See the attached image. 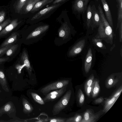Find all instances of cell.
<instances>
[{
  "instance_id": "32",
  "label": "cell",
  "mask_w": 122,
  "mask_h": 122,
  "mask_svg": "<svg viewBox=\"0 0 122 122\" xmlns=\"http://www.w3.org/2000/svg\"><path fill=\"white\" fill-rule=\"evenodd\" d=\"M95 80L92 84L89 86H85V89L86 92L88 96L92 95L93 88L94 85Z\"/></svg>"
},
{
  "instance_id": "23",
  "label": "cell",
  "mask_w": 122,
  "mask_h": 122,
  "mask_svg": "<svg viewBox=\"0 0 122 122\" xmlns=\"http://www.w3.org/2000/svg\"><path fill=\"white\" fill-rule=\"evenodd\" d=\"M68 28L67 25L66 23L63 24L59 30V36L64 38L68 35Z\"/></svg>"
},
{
  "instance_id": "30",
  "label": "cell",
  "mask_w": 122,
  "mask_h": 122,
  "mask_svg": "<svg viewBox=\"0 0 122 122\" xmlns=\"http://www.w3.org/2000/svg\"><path fill=\"white\" fill-rule=\"evenodd\" d=\"M77 100L80 105H82L84 103L85 100L84 95L81 89H80L77 93Z\"/></svg>"
},
{
  "instance_id": "37",
  "label": "cell",
  "mask_w": 122,
  "mask_h": 122,
  "mask_svg": "<svg viewBox=\"0 0 122 122\" xmlns=\"http://www.w3.org/2000/svg\"><path fill=\"white\" fill-rule=\"evenodd\" d=\"M66 119L61 118H54L50 119L49 122H65Z\"/></svg>"
},
{
  "instance_id": "10",
  "label": "cell",
  "mask_w": 122,
  "mask_h": 122,
  "mask_svg": "<svg viewBox=\"0 0 122 122\" xmlns=\"http://www.w3.org/2000/svg\"><path fill=\"white\" fill-rule=\"evenodd\" d=\"M89 0H75L73 5L75 11L78 12H84L87 8Z\"/></svg>"
},
{
  "instance_id": "33",
  "label": "cell",
  "mask_w": 122,
  "mask_h": 122,
  "mask_svg": "<svg viewBox=\"0 0 122 122\" xmlns=\"http://www.w3.org/2000/svg\"><path fill=\"white\" fill-rule=\"evenodd\" d=\"M93 41L97 47L101 48L103 47V44L100 38L94 37L93 39Z\"/></svg>"
},
{
  "instance_id": "3",
  "label": "cell",
  "mask_w": 122,
  "mask_h": 122,
  "mask_svg": "<svg viewBox=\"0 0 122 122\" xmlns=\"http://www.w3.org/2000/svg\"><path fill=\"white\" fill-rule=\"evenodd\" d=\"M71 94V91L69 90L53 107L52 113L53 115L58 114L64 109L68 103Z\"/></svg>"
},
{
  "instance_id": "14",
  "label": "cell",
  "mask_w": 122,
  "mask_h": 122,
  "mask_svg": "<svg viewBox=\"0 0 122 122\" xmlns=\"http://www.w3.org/2000/svg\"><path fill=\"white\" fill-rule=\"evenodd\" d=\"M20 61L26 69L29 75L30 76L32 69L29 59L28 54L25 50L23 51L20 57Z\"/></svg>"
},
{
  "instance_id": "39",
  "label": "cell",
  "mask_w": 122,
  "mask_h": 122,
  "mask_svg": "<svg viewBox=\"0 0 122 122\" xmlns=\"http://www.w3.org/2000/svg\"><path fill=\"white\" fill-rule=\"evenodd\" d=\"M5 15V12L2 10L0 12V24L2 23L4 20Z\"/></svg>"
},
{
  "instance_id": "43",
  "label": "cell",
  "mask_w": 122,
  "mask_h": 122,
  "mask_svg": "<svg viewBox=\"0 0 122 122\" xmlns=\"http://www.w3.org/2000/svg\"><path fill=\"white\" fill-rule=\"evenodd\" d=\"M67 0H55L52 3V4H54L60 2H65Z\"/></svg>"
},
{
  "instance_id": "15",
  "label": "cell",
  "mask_w": 122,
  "mask_h": 122,
  "mask_svg": "<svg viewBox=\"0 0 122 122\" xmlns=\"http://www.w3.org/2000/svg\"><path fill=\"white\" fill-rule=\"evenodd\" d=\"M107 21L111 27L113 28V20L108 5L106 0H101Z\"/></svg>"
},
{
  "instance_id": "38",
  "label": "cell",
  "mask_w": 122,
  "mask_h": 122,
  "mask_svg": "<svg viewBox=\"0 0 122 122\" xmlns=\"http://www.w3.org/2000/svg\"><path fill=\"white\" fill-rule=\"evenodd\" d=\"M122 91V86H121L115 92L111 97H118Z\"/></svg>"
},
{
  "instance_id": "31",
  "label": "cell",
  "mask_w": 122,
  "mask_h": 122,
  "mask_svg": "<svg viewBox=\"0 0 122 122\" xmlns=\"http://www.w3.org/2000/svg\"><path fill=\"white\" fill-rule=\"evenodd\" d=\"M27 0H18L16 4V8L18 13L20 12Z\"/></svg>"
},
{
  "instance_id": "22",
  "label": "cell",
  "mask_w": 122,
  "mask_h": 122,
  "mask_svg": "<svg viewBox=\"0 0 122 122\" xmlns=\"http://www.w3.org/2000/svg\"><path fill=\"white\" fill-rule=\"evenodd\" d=\"M118 81V80L117 78H115L113 75L109 76L107 78L106 83V86L107 88H110L114 86Z\"/></svg>"
},
{
  "instance_id": "26",
  "label": "cell",
  "mask_w": 122,
  "mask_h": 122,
  "mask_svg": "<svg viewBox=\"0 0 122 122\" xmlns=\"http://www.w3.org/2000/svg\"><path fill=\"white\" fill-rule=\"evenodd\" d=\"M82 117L80 114H76L73 117L66 119L65 122H80Z\"/></svg>"
},
{
  "instance_id": "2",
  "label": "cell",
  "mask_w": 122,
  "mask_h": 122,
  "mask_svg": "<svg viewBox=\"0 0 122 122\" xmlns=\"http://www.w3.org/2000/svg\"><path fill=\"white\" fill-rule=\"evenodd\" d=\"M65 2L52 4L50 6L40 10L32 17L31 20L37 21L48 17Z\"/></svg>"
},
{
  "instance_id": "40",
  "label": "cell",
  "mask_w": 122,
  "mask_h": 122,
  "mask_svg": "<svg viewBox=\"0 0 122 122\" xmlns=\"http://www.w3.org/2000/svg\"><path fill=\"white\" fill-rule=\"evenodd\" d=\"M104 99L102 97H100L95 99L94 101V103L96 104H100L104 101Z\"/></svg>"
},
{
  "instance_id": "12",
  "label": "cell",
  "mask_w": 122,
  "mask_h": 122,
  "mask_svg": "<svg viewBox=\"0 0 122 122\" xmlns=\"http://www.w3.org/2000/svg\"><path fill=\"white\" fill-rule=\"evenodd\" d=\"M17 19L13 20L0 32V37L5 36L10 32L19 24Z\"/></svg>"
},
{
  "instance_id": "5",
  "label": "cell",
  "mask_w": 122,
  "mask_h": 122,
  "mask_svg": "<svg viewBox=\"0 0 122 122\" xmlns=\"http://www.w3.org/2000/svg\"><path fill=\"white\" fill-rule=\"evenodd\" d=\"M104 113L102 110L94 113L91 109H87L84 112L82 119L80 122H95L97 121L100 117Z\"/></svg>"
},
{
  "instance_id": "7",
  "label": "cell",
  "mask_w": 122,
  "mask_h": 122,
  "mask_svg": "<svg viewBox=\"0 0 122 122\" xmlns=\"http://www.w3.org/2000/svg\"><path fill=\"white\" fill-rule=\"evenodd\" d=\"M16 112L15 107L11 101L8 102L0 108V117L6 114L10 117H14L15 116Z\"/></svg>"
},
{
  "instance_id": "11",
  "label": "cell",
  "mask_w": 122,
  "mask_h": 122,
  "mask_svg": "<svg viewBox=\"0 0 122 122\" xmlns=\"http://www.w3.org/2000/svg\"><path fill=\"white\" fill-rule=\"evenodd\" d=\"M93 53L92 48L88 49L84 62V69L85 72L88 73L92 66L93 60Z\"/></svg>"
},
{
  "instance_id": "25",
  "label": "cell",
  "mask_w": 122,
  "mask_h": 122,
  "mask_svg": "<svg viewBox=\"0 0 122 122\" xmlns=\"http://www.w3.org/2000/svg\"><path fill=\"white\" fill-rule=\"evenodd\" d=\"M118 9L117 29L118 28L121 22H122V0H118Z\"/></svg>"
},
{
  "instance_id": "18",
  "label": "cell",
  "mask_w": 122,
  "mask_h": 122,
  "mask_svg": "<svg viewBox=\"0 0 122 122\" xmlns=\"http://www.w3.org/2000/svg\"><path fill=\"white\" fill-rule=\"evenodd\" d=\"M41 0H27L23 6L22 10L24 13L30 12L35 4Z\"/></svg>"
},
{
  "instance_id": "44",
  "label": "cell",
  "mask_w": 122,
  "mask_h": 122,
  "mask_svg": "<svg viewBox=\"0 0 122 122\" xmlns=\"http://www.w3.org/2000/svg\"><path fill=\"white\" fill-rule=\"evenodd\" d=\"M1 92V90H0V93Z\"/></svg>"
},
{
  "instance_id": "16",
  "label": "cell",
  "mask_w": 122,
  "mask_h": 122,
  "mask_svg": "<svg viewBox=\"0 0 122 122\" xmlns=\"http://www.w3.org/2000/svg\"><path fill=\"white\" fill-rule=\"evenodd\" d=\"M55 0H41L37 2L31 10L32 13L39 11L47 4L53 2Z\"/></svg>"
},
{
  "instance_id": "6",
  "label": "cell",
  "mask_w": 122,
  "mask_h": 122,
  "mask_svg": "<svg viewBox=\"0 0 122 122\" xmlns=\"http://www.w3.org/2000/svg\"><path fill=\"white\" fill-rule=\"evenodd\" d=\"M67 85L61 88L48 93L43 98L45 103L55 101L61 97L66 90Z\"/></svg>"
},
{
  "instance_id": "27",
  "label": "cell",
  "mask_w": 122,
  "mask_h": 122,
  "mask_svg": "<svg viewBox=\"0 0 122 122\" xmlns=\"http://www.w3.org/2000/svg\"><path fill=\"white\" fill-rule=\"evenodd\" d=\"M92 14L91 6L89 5L87 8L86 11V24L88 27L91 25Z\"/></svg>"
},
{
  "instance_id": "42",
  "label": "cell",
  "mask_w": 122,
  "mask_h": 122,
  "mask_svg": "<svg viewBox=\"0 0 122 122\" xmlns=\"http://www.w3.org/2000/svg\"><path fill=\"white\" fill-rule=\"evenodd\" d=\"M9 59V57L0 58V64L7 61Z\"/></svg>"
},
{
  "instance_id": "34",
  "label": "cell",
  "mask_w": 122,
  "mask_h": 122,
  "mask_svg": "<svg viewBox=\"0 0 122 122\" xmlns=\"http://www.w3.org/2000/svg\"><path fill=\"white\" fill-rule=\"evenodd\" d=\"M94 80V76L93 74L92 75L90 76L86 82L85 84V86H89L91 85Z\"/></svg>"
},
{
  "instance_id": "21",
  "label": "cell",
  "mask_w": 122,
  "mask_h": 122,
  "mask_svg": "<svg viewBox=\"0 0 122 122\" xmlns=\"http://www.w3.org/2000/svg\"><path fill=\"white\" fill-rule=\"evenodd\" d=\"M118 97H111L109 98L105 99L104 105L102 110L105 113L106 112L112 105Z\"/></svg>"
},
{
  "instance_id": "17",
  "label": "cell",
  "mask_w": 122,
  "mask_h": 122,
  "mask_svg": "<svg viewBox=\"0 0 122 122\" xmlns=\"http://www.w3.org/2000/svg\"><path fill=\"white\" fill-rule=\"evenodd\" d=\"M18 34L16 32H14L5 40L0 46V48L15 43L17 40Z\"/></svg>"
},
{
  "instance_id": "8",
  "label": "cell",
  "mask_w": 122,
  "mask_h": 122,
  "mask_svg": "<svg viewBox=\"0 0 122 122\" xmlns=\"http://www.w3.org/2000/svg\"><path fill=\"white\" fill-rule=\"evenodd\" d=\"M86 40L83 39L81 40L71 48L69 52L70 56L76 55L81 52L85 46Z\"/></svg>"
},
{
  "instance_id": "20",
  "label": "cell",
  "mask_w": 122,
  "mask_h": 122,
  "mask_svg": "<svg viewBox=\"0 0 122 122\" xmlns=\"http://www.w3.org/2000/svg\"><path fill=\"white\" fill-rule=\"evenodd\" d=\"M22 103L23 106V111L24 113L29 114L32 112L34 109L33 108L27 100L23 98Z\"/></svg>"
},
{
  "instance_id": "19",
  "label": "cell",
  "mask_w": 122,
  "mask_h": 122,
  "mask_svg": "<svg viewBox=\"0 0 122 122\" xmlns=\"http://www.w3.org/2000/svg\"><path fill=\"white\" fill-rule=\"evenodd\" d=\"M0 84L4 90L6 92H9L8 87L5 76L4 72L0 70Z\"/></svg>"
},
{
  "instance_id": "1",
  "label": "cell",
  "mask_w": 122,
  "mask_h": 122,
  "mask_svg": "<svg viewBox=\"0 0 122 122\" xmlns=\"http://www.w3.org/2000/svg\"><path fill=\"white\" fill-rule=\"evenodd\" d=\"M98 8L101 20L99 26L98 34L96 36V37L109 41V43L110 44L113 43V35L112 29L106 19L100 5Z\"/></svg>"
},
{
  "instance_id": "28",
  "label": "cell",
  "mask_w": 122,
  "mask_h": 122,
  "mask_svg": "<svg viewBox=\"0 0 122 122\" xmlns=\"http://www.w3.org/2000/svg\"><path fill=\"white\" fill-rule=\"evenodd\" d=\"M30 94L33 99L36 102L41 105L45 104V102L43 99L37 94L31 92Z\"/></svg>"
},
{
  "instance_id": "9",
  "label": "cell",
  "mask_w": 122,
  "mask_h": 122,
  "mask_svg": "<svg viewBox=\"0 0 122 122\" xmlns=\"http://www.w3.org/2000/svg\"><path fill=\"white\" fill-rule=\"evenodd\" d=\"M49 27V25H47L38 27L28 35L26 39L28 40L37 37L47 30Z\"/></svg>"
},
{
  "instance_id": "24",
  "label": "cell",
  "mask_w": 122,
  "mask_h": 122,
  "mask_svg": "<svg viewBox=\"0 0 122 122\" xmlns=\"http://www.w3.org/2000/svg\"><path fill=\"white\" fill-rule=\"evenodd\" d=\"M100 87L98 80L96 79L95 80L94 85L92 94V97L95 98L97 97L100 92Z\"/></svg>"
},
{
  "instance_id": "13",
  "label": "cell",
  "mask_w": 122,
  "mask_h": 122,
  "mask_svg": "<svg viewBox=\"0 0 122 122\" xmlns=\"http://www.w3.org/2000/svg\"><path fill=\"white\" fill-rule=\"evenodd\" d=\"M92 17L91 25L93 24L97 26H99L101 20V18L98 10L96 9L95 5L91 7Z\"/></svg>"
},
{
  "instance_id": "4",
  "label": "cell",
  "mask_w": 122,
  "mask_h": 122,
  "mask_svg": "<svg viewBox=\"0 0 122 122\" xmlns=\"http://www.w3.org/2000/svg\"><path fill=\"white\" fill-rule=\"evenodd\" d=\"M69 82V81L67 80L58 81L44 87L41 89L40 92L46 96L52 91L58 90L67 85Z\"/></svg>"
},
{
  "instance_id": "29",
  "label": "cell",
  "mask_w": 122,
  "mask_h": 122,
  "mask_svg": "<svg viewBox=\"0 0 122 122\" xmlns=\"http://www.w3.org/2000/svg\"><path fill=\"white\" fill-rule=\"evenodd\" d=\"M18 46V44L13 45L7 50L5 54L7 56H11L16 51Z\"/></svg>"
},
{
  "instance_id": "35",
  "label": "cell",
  "mask_w": 122,
  "mask_h": 122,
  "mask_svg": "<svg viewBox=\"0 0 122 122\" xmlns=\"http://www.w3.org/2000/svg\"><path fill=\"white\" fill-rule=\"evenodd\" d=\"M12 21L10 19L6 20L0 24V32L6 26L9 24Z\"/></svg>"
},
{
  "instance_id": "41",
  "label": "cell",
  "mask_w": 122,
  "mask_h": 122,
  "mask_svg": "<svg viewBox=\"0 0 122 122\" xmlns=\"http://www.w3.org/2000/svg\"><path fill=\"white\" fill-rule=\"evenodd\" d=\"M118 27L119 30V33L120 41L121 42L122 38V22H120Z\"/></svg>"
},
{
  "instance_id": "36",
  "label": "cell",
  "mask_w": 122,
  "mask_h": 122,
  "mask_svg": "<svg viewBox=\"0 0 122 122\" xmlns=\"http://www.w3.org/2000/svg\"><path fill=\"white\" fill-rule=\"evenodd\" d=\"M13 45L11 44L0 48V57L4 55L7 50Z\"/></svg>"
}]
</instances>
